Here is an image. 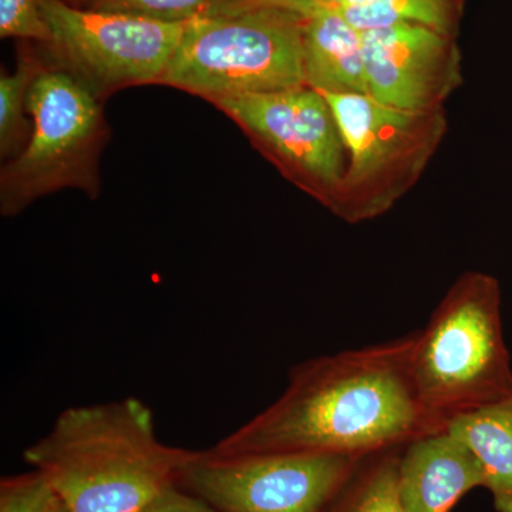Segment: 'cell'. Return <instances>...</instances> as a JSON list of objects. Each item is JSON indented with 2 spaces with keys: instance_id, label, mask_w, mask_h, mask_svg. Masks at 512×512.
<instances>
[{
  "instance_id": "6da1fadb",
  "label": "cell",
  "mask_w": 512,
  "mask_h": 512,
  "mask_svg": "<svg viewBox=\"0 0 512 512\" xmlns=\"http://www.w3.org/2000/svg\"><path fill=\"white\" fill-rule=\"evenodd\" d=\"M413 348L414 333L299 363L271 406L210 450L367 458L443 430L417 396Z\"/></svg>"
},
{
  "instance_id": "7a4b0ae2",
  "label": "cell",
  "mask_w": 512,
  "mask_h": 512,
  "mask_svg": "<svg viewBox=\"0 0 512 512\" xmlns=\"http://www.w3.org/2000/svg\"><path fill=\"white\" fill-rule=\"evenodd\" d=\"M194 454L158 439L150 407L127 397L63 410L23 458L70 512H141Z\"/></svg>"
},
{
  "instance_id": "3957f363",
  "label": "cell",
  "mask_w": 512,
  "mask_h": 512,
  "mask_svg": "<svg viewBox=\"0 0 512 512\" xmlns=\"http://www.w3.org/2000/svg\"><path fill=\"white\" fill-rule=\"evenodd\" d=\"M412 377L440 429L458 414L512 402L497 279L468 272L451 286L426 328L414 332Z\"/></svg>"
},
{
  "instance_id": "277c9868",
  "label": "cell",
  "mask_w": 512,
  "mask_h": 512,
  "mask_svg": "<svg viewBox=\"0 0 512 512\" xmlns=\"http://www.w3.org/2000/svg\"><path fill=\"white\" fill-rule=\"evenodd\" d=\"M303 20L279 8L191 20L160 83L208 101L306 86Z\"/></svg>"
},
{
  "instance_id": "5b68a950",
  "label": "cell",
  "mask_w": 512,
  "mask_h": 512,
  "mask_svg": "<svg viewBox=\"0 0 512 512\" xmlns=\"http://www.w3.org/2000/svg\"><path fill=\"white\" fill-rule=\"evenodd\" d=\"M348 153L333 211L349 222L382 215L416 183L443 137V111H412L370 94L322 93Z\"/></svg>"
},
{
  "instance_id": "8992f818",
  "label": "cell",
  "mask_w": 512,
  "mask_h": 512,
  "mask_svg": "<svg viewBox=\"0 0 512 512\" xmlns=\"http://www.w3.org/2000/svg\"><path fill=\"white\" fill-rule=\"evenodd\" d=\"M32 136L2 171L3 215L64 187L96 191V165L106 137L94 93L74 74L42 67L30 87Z\"/></svg>"
},
{
  "instance_id": "52a82bcc",
  "label": "cell",
  "mask_w": 512,
  "mask_h": 512,
  "mask_svg": "<svg viewBox=\"0 0 512 512\" xmlns=\"http://www.w3.org/2000/svg\"><path fill=\"white\" fill-rule=\"evenodd\" d=\"M366 458L320 453L220 456L195 451L178 487L220 512H325Z\"/></svg>"
},
{
  "instance_id": "ba28073f",
  "label": "cell",
  "mask_w": 512,
  "mask_h": 512,
  "mask_svg": "<svg viewBox=\"0 0 512 512\" xmlns=\"http://www.w3.org/2000/svg\"><path fill=\"white\" fill-rule=\"evenodd\" d=\"M211 103L237 121L292 181L333 210L345 181L348 153L322 93L299 86Z\"/></svg>"
},
{
  "instance_id": "9c48e42d",
  "label": "cell",
  "mask_w": 512,
  "mask_h": 512,
  "mask_svg": "<svg viewBox=\"0 0 512 512\" xmlns=\"http://www.w3.org/2000/svg\"><path fill=\"white\" fill-rule=\"evenodd\" d=\"M57 55L93 93L130 84L160 83L187 23L79 8L42 0Z\"/></svg>"
},
{
  "instance_id": "30bf717a",
  "label": "cell",
  "mask_w": 512,
  "mask_h": 512,
  "mask_svg": "<svg viewBox=\"0 0 512 512\" xmlns=\"http://www.w3.org/2000/svg\"><path fill=\"white\" fill-rule=\"evenodd\" d=\"M367 89L380 103L412 111H440L461 83L456 37L419 25L362 32Z\"/></svg>"
},
{
  "instance_id": "8fae6325",
  "label": "cell",
  "mask_w": 512,
  "mask_h": 512,
  "mask_svg": "<svg viewBox=\"0 0 512 512\" xmlns=\"http://www.w3.org/2000/svg\"><path fill=\"white\" fill-rule=\"evenodd\" d=\"M484 487L480 461L446 429L424 434L400 450L397 490L406 512H451Z\"/></svg>"
},
{
  "instance_id": "7c38bea8",
  "label": "cell",
  "mask_w": 512,
  "mask_h": 512,
  "mask_svg": "<svg viewBox=\"0 0 512 512\" xmlns=\"http://www.w3.org/2000/svg\"><path fill=\"white\" fill-rule=\"evenodd\" d=\"M306 86L329 94H369L362 32L340 13L318 12L303 20Z\"/></svg>"
},
{
  "instance_id": "4fadbf2b",
  "label": "cell",
  "mask_w": 512,
  "mask_h": 512,
  "mask_svg": "<svg viewBox=\"0 0 512 512\" xmlns=\"http://www.w3.org/2000/svg\"><path fill=\"white\" fill-rule=\"evenodd\" d=\"M480 461L497 512H512V402L458 414L444 427Z\"/></svg>"
},
{
  "instance_id": "5bb4252c",
  "label": "cell",
  "mask_w": 512,
  "mask_h": 512,
  "mask_svg": "<svg viewBox=\"0 0 512 512\" xmlns=\"http://www.w3.org/2000/svg\"><path fill=\"white\" fill-rule=\"evenodd\" d=\"M464 0H375L340 13L359 32L394 25H419L456 37Z\"/></svg>"
},
{
  "instance_id": "9a60e30c",
  "label": "cell",
  "mask_w": 512,
  "mask_h": 512,
  "mask_svg": "<svg viewBox=\"0 0 512 512\" xmlns=\"http://www.w3.org/2000/svg\"><path fill=\"white\" fill-rule=\"evenodd\" d=\"M402 448L367 457L325 512H406L397 490Z\"/></svg>"
},
{
  "instance_id": "2e32d148",
  "label": "cell",
  "mask_w": 512,
  "mask_h": 512,
  "mask_svg": "<svg viewBox=\"0 0 512 512\" xmlns=\"http://www.w3.org/2000/svg\"><path fill=\"white\" fill-rule=\"evenodd\" d=\"M40 70L42 66L35 57L23 55L15 72L3 74L0 79V151L3 157L15 153L25 140L28 130L25 109H28L30 87Z\"/></svg>"
},
{
  "instance_id": "e0dca14e",
  "label": "cell",
  "mask_w": 512,
  "mask_h": 512,
  "mask_svg": "<svg viewBox=\"0 0 512 512\" xmlns=\"http://www.w3.org/2000/svg\"><path fill=\"white\" fill-rule=\"evenodd\" d=\"M84 8L167 23H188L210 16L212 0H82Z\"/></svg>"
},
{
  "instance_id": "ac0fdd59",
  "label": "cell",
  "mask_w": 512,
  "mask_h": 512,
  "mask_svg": "<svg viewBox=\"0 0 512 512\" xmlns=\"http://www.w3.org/2000/svg\"><path fill=\"white\" fill-rule=\"evenodd\" d=\"M57 500L52 485L35 468L0 481V512H49Z\"/></svg>"
},
{
  "instance_id": "d6986e66",
  "label": "cell",
  "mask_w": 512,
  "mask_h": 512,
  "mask_svg": "<svg viewBox=\"0 0 512 512\" xmlns=\"http://www.w3.org/2000/svg\"><path fill=\"white\" fill-rule=\"evenodd\" d=\"M0 36L52 45V32L43 15L42 0H0Z\"/></svg>"
},
{
  "instance_id": "ffe728a7",
  "label": "cell",
  "mask_w": 512,
  "mask_h": 512,
  "mask_svg": "<svg viewBox=\"0 0 512 512\" xmlns=\"http://www.w3.org/2000/svg\"><path fill=\"white\" fill-rule=\"evenodd\" d=\"M141 512H220L207 501L173 485L158 495L153 503L148 504Z\"/></svg>"
},
{
  "instance_id": "44dd1931",
  "label": "cell",
  "mask_w": 512,
  "mask_h": 512,
  "mask_svg": "<svg viewBox=\"0 0 512 512\" xmlns=\"http://www.w3.org/2000/svg\"><path fill=\"white\" fill-rule=\"evenodd\" d=\"M309 3L311 0H212L210 16L259 8L288 9L302 15Z\"/></svg>"
},
{
  "instance_id": "7402d4cb",
  "label": "cell",
  "mask_w": 512,
  "mask_h": 512,
  "mask_svg": "<svg viewBox=\"0 0 512 512\" xmlns=\"http://www.w3.org/2000/svg\"><path fill=\"white\" fill-rule=\"evenodd\" d=\"M375 0H311L303 16L318 12L342 13L345 10L362 8Z\"/></svg>"
},
{
  "instance_id": "603a6c76",
  "label": "cell",
  "mask_w": 512,
  "mask_h": 512,
  "mask_svg": "<svg viewBox=\"0 0 512 512\" xmlns=\"http://www.w3.org/2000/svg\"><path fill=\"white\" fill-rule=\"evenodd\" d=\"M49 512H70L67 510L66 505L62 503V501L57 500L53 507L50 508Z\"/></svg>"
},
{
  "instance_id": "cb8c5ba5",
  "label": "cell",
  "mask_w": 512,
  "mask_h": 512,
  "mask_svg": "<svg viewBox=\"0 0 512 512\" xmlns=\"http://www.w3.org/2000/svg\"><path fill=\"white\" fill-rule=\"evenodd\" d=\"M70 2L77 3V5H80V3H82V0H70Z\"/></svg>"
}]
</instances>
